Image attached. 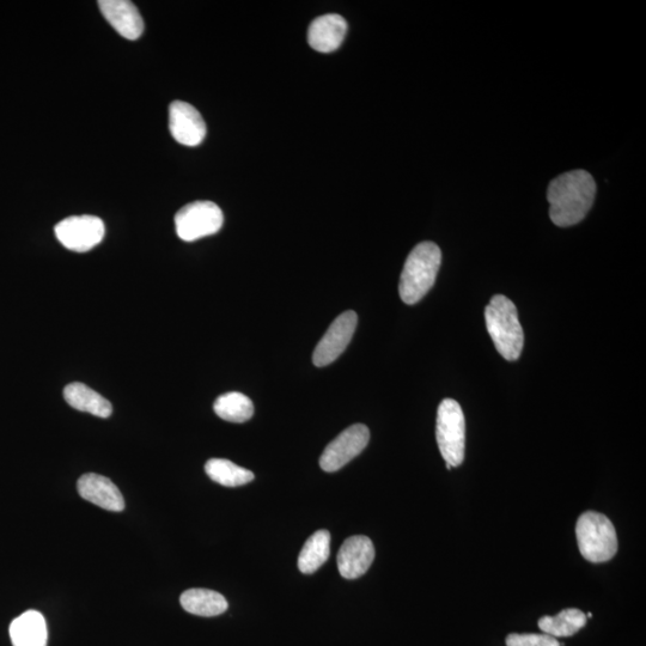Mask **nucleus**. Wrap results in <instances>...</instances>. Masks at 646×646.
Instances as JSON below:
<instances>
[{
  "label": "nucleus",
  "mask_w": 646,
  "mask_h": 646,
  "mask_svg": "<svg viewBox=\"0 0 646 646\" xmlns=\"http://www.w3.org/2000/svg\"><path fill=\"white\" fill-rule=\"evenodd\" d=\"M595 195V180L585 170H572L558 176L547 191L552 222L560 228L582 222L594 204Z\"/></svg>",
  "instance_id": "obj_1"
},
{
  "label": "nucleus",
  "mask_w": 646,
  "mask_h": 646,
  "mask_svg": "<svg viewBox=\"0 0 646 646\" xmlns=\"http://www.w3.org/2000/svg\"><path fill=\"white\" fill-rule=\"evenodd\" d=\"M442 264V252L434 242H422L408 255L402 270L399 294L406 304H416L435 285Z\"/></svg>",
  "instance_id": "obj_2"
},
{
  "label": "nucleus",
  "mask_w": 646,
  "mask_h": 646,
  "mask_svg": "<svg viewBox=\"0 0 646 646\" xmlns=\"http://www.w3.org/2000/svg\"><path fill=\"white\" fill-rule=\"evenodd\" d=\"M485 320L497 351L507 361H517L523 350L524 334L515 304L503 295L493 297L485 309Z\"/></svg>",
  "instance_id": "obj_3"
},
{
  "label": "nucleus",
  "mask_w": 646,
  "mask_h": 646,
  "mask_svg": "<svg viewBox=\"0 0 646 646\" xmlns=\"http://www.w3.org/2000/svg\"><path fill=\"white\" fill-rule=\"evenodd\" d=\"M578 548L590 563H606L618 552L617 532L609 518L588 511L578 518L576 526Z\"/></svg>",
  "instance_id": "obj_4"
},
{
  "label": "nucleus",
  "mask_w": 646,
  "mask_h": 646,
  "mask_svg": "<svg viewBox=\"0 0 646 646\" xmlns=\"http://www.w3.org/2000/svg\"><path fill=\"white\" fill-rule=\"evenodd\" d=\"M436 438L447 465L459 467L465 460L466 422L459 402L444 399L438 407Z\"/></svg>",
  "instance_id": "obj_5"
},
{
  "label": "nucleus",
  "mask_w": 646,
  "mask_h": 646,
  "mask_svg": "<svg viewBox=\"0 0 646 646\" xmlns=\"http://www.w3.org/2000/svg\"><path fill=\"white\" fill-rule=\"evenodd\" d=\"M223 223V212L212 201H194L182 207L175 216L176 234L186 242L217 234Z\"/></svg>",
  "instance_id": "obj_6"
},
{
  "label": "nucleus",
  "mask_w": 646,
  "mask_h": 646,
  "mask_svg": "<svg viewBox=\"0 0 646 646\" xmlns=\"http://www.w3.org/2000/svg\"><path fill=\"white\" fill-rule=\"evenodd\" d=\"M54 231L65 248L76 253H87L100 245L106 228L101 218L85 215L64 219Z\"/></svg>",
  "instance_id": "obj_7"
},
{
  "label": "nucleus",
  "mask_w": 646,
  "mask_h": 646,
  "mask_svg": "<svg viewBox=\"0 0 646 646\" xmlns=\"http://www.w3.org/2000/svg\"><path fill=\"white\" fill-rule=\"evenodd\" d=\"M369 440L370 431L367 426H350L328 444L320 459L321 468L328 473L339 471L367 448Z\"/></svg>",
  "instance_id": "obj_8"
},
{
  "label": "nucleus",
  "mask_w": 646,
  "mask_h": 646,
  "mask_svg": "<svg viewBox=\"0 0 646 646\" xmlns=\"http://www.w3.org/2000/svg\"><path fill=\"white\" fill-rule=\"evenodd\" d=\"M357 322L358 316L352 310L339 315L332 322L314 351L313 362L316 367H327L337 361V358L349 346L353 334H355Z\"/></svg>",
  "instance_id": "obj_9"
},
{
  "label": "nucleus",
  "mask_w": 646,
  "mask_h": 646,
  "mask_svg": "<svg viewBox=\"0 0 646 646\" xmlns=\"http://www.w3.org/2000/svg\"><path fill=\"white\" fill-rule=\"evenodd\" d=\"M169 129L176 142L198 146L206 137V124L190 103L174 101L169 108Z\"/></svg>",
  "instance_id": "obj_10"
},
{
  "label": "nucleus",
  "mask_w": 646,
  "mask_h": 646,
  "mask_svg": "<svg viewBox=\"0 0 646 646\" xmlns=\"http://www.w3.org/2000/svg\"><path fill=\"white\" fill-rule=\"evenodd\" d=\"M375 559L373 541L356 535L347 539L338 553V569L346 580H356L370 569Z\"/></svg>",
  "instance_id": "obj_11"
},
{
  "label": "nucleus",
  "mask_w": 646,
  "mask_h": 646,
  "mask_svg": "<svg viewBox=\"0 0 646 646\" xmlns=\"http://www.w3.org/2000/svg\"><path fill=\"white\" fill-rule=\"evenodd\" d=\"M79 496L102 509L120 513L125 509V499L117 485L103 475L88 473L77 483Z\"/></svg>",
  "instance_id": "obj_12"
},
{
  "label": "nucleus",
  "mask_w": 646,
  "mask_h": 646,
  "mask_svg": "<svg viewBox=\"0 0 646 646\" xmlns=\"http://www.w3.org/2000/svg\"><path fill=\"white\" fill-rule=\"evenodd\" d=\"M99 6L106 20L125 39L137 40L143 34V18L129 0H101Z\"/></svg>",
  "instance_id": "obj_13"
},
{
  "label": "nucleus",
  "mask_w": 646,
  "mask_h": 646,
  "mask_svg": "<svg viewBox=\"0 0 646 646\" xmlns=\"http://www.w3.org/2000/svg\"><path fill=\"white\" fill-rule=\"evenodd\" d=\"M346 33L345 18L337 14L323 15L310 24L308 42L315 51L334 52L343 44Z\"/></svg>",
  "instance_id": "obj_14"
},
{
  "label": "nucleus",
  "mask_w": 646,
  "mask_h": 646,
  "mask_svg": "<svg viewBox=\"0 0 646 646\" xmlns=\"http://www.w3.org/2000/svg\"><path fill=\"white\" fill-rule=\"evenodd\" d=\"M12 646H47L48 631L44 615L28 611L10 625Z\"/></svg>",
  "instance_id": "obj_15"
},
{
  "label": "nucleus",
  "mask_w": 646,
  "mask_h": 646,
  "mask_svg": "<svg viewBox=\"0 0 646 646\" xmlns=\"http://www.w3.org/2000/svg\"><path fill=\"white\" fill-rule=\"evenodd\" d=\"M64 398L72 408L77 411L93 414L95 417L108 418L112 416L113 406L106 398L94 389L75 382L66 386L64 389Z\"/></svg>",
  "instance_id": "obj_16"
},
{
  "label": "nucleus",
  "mask_w": 646,
  "mask_h": 646,
  "mask_svg": "<svg viewBox=\"0 0 646 646\" xmlns=\"http://www.w3.org/2000/svg\"><path fill=\"white\" fill-rule=\"evenodd\" d=\"M182 608L199 617H217L227 611L229 605L225 597L217 591L207 589L186 590L180 597Z\"/></svg>",
  "instance_id": "obj_17"
},
{
  "label": "nucleus",
  "mask_w": 646,
  "mask_h": 646,
  "mask_svg": "<svg viewBox=\"0 0 646 646\" xmlns=\"http://www.w3.org/2000/svg\"><path fill=\"white\" fill-rule=\"evenodd\" d=\"M329 554H331V534L327 530H319L304 544L298 556V569L302 574L312 575L327 562Z\"/></svg>",
  "instance_id": "obj_18"
},
{
  "label": "nucleus",
  "mask_w": 646,
  "mask_h": 646,
  "mask_svg": "<svg viewBox=\"0 0 646 646\" xmlns=\"http://www.w3.org/2000/svg\"><path fill=\"white\" fill-rule=\"evenodd\" d=\"M585 625H587V615L575 608L564 609L556 617H544L539 620L540 630L554 638L574 636Z\"/></svg>",
  "instance_id": "obj_19"
},
{
  "label": "nucleus",
  "mask_w": 646,
  "mask_h": 646,
  "mask_svg": "<svg viewBox=\"0 0 646 646\" xmlns=\"http://www.w3.org/2000/svg\"><path fill=\"white\" fill-rule=\"evenodd\" d=\"M217 416L230 423H245L253 417L254 405L245 394L231 392L219 396L213 405Z\"/></svg>",
  "instance_id": "obj_20"
},
{
  "label": "nucleus",
  "mask_w": 646,
  "mask_h": 646,
  "mask_svg": "<svg viewBox=\"0 0 646 646\" xmlns=\"http://www.w3.org/2000/svg\"><path fill=\"white\" fill-rule=\"evenodd\" d=\"M205 472L215 483L225 487H237L251 483L254 473L224 459H211L206 462Z\"/></svg>",
  "instance_id": "obj_21"
},
{
  "label": "nucleus",
  "mask_w": 646,
  "mask_h": 646,
  "mask_svg": "<svg viewBox=\"0 0 646 646\" xmlns=\"http://www.w3.org/2000/svg\"><path fill=\"white\" fill-rule=\"evenodd\" d=\"M507 646H560L556 638L536 633H511L505 641Z\"/></svg>",
  "instance_id": "obj_22"
},
{
  "label": "nucleus",
  "mask_w": 646,
  "mask_h": 646,
  "mask_svg": "<svg viewBox=\"0 0 646 646\" xmlns=\"http://www.w3.org/2000/svg\"><path fill=\"white\" fill-rule=\"evenodd\" d=\"M591 617H593V614L588 613V614H587V618H591Z\"/></svg>",
  "instance_id": "obj_23"
}]
</instances>
